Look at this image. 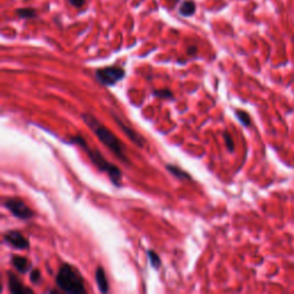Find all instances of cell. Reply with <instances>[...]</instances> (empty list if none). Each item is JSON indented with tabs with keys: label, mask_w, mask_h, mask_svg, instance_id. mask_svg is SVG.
<instances>
[{
	"label": "cell",
	"mask_w": 294,
	"mask_h": 294,
	"mask_svg": "<svg viewBox=\"0 0 294 294\" xmlns=\"http://www.w3.org/2000/svg\"><path fill=\"white\" fill-rule=\"evenodd\" d=\"M82 119L84 120V122L86 123L87 127L95 132L98 139H99L116 157L120 159L123 163H129L127 154H125L124 145L109 129H107L104 124L100 123L99 121L91 114L84 113L82 114Z\"/></svg>",
	"instance_id": "6da1fadb"
},
{
	"label": "cell",
	"mask_w": 294,
	"mask_h": 294,
	"mask_svg": "<svg viewBox=\"0 0 294 294\" xmlns=\"http://www.w3.org/2000/svg\"><path fill=\"white\" fill-rule=\"evenodd\" d=\"M71 143L76 144L79 147H82L87 154L88 159L93 162V165H95L101 172H105V174L108 175L110 182L115 186H121V183H122V172H121L119 168L113 165V163L107 161L105 156L102 155L98 149L88 145L84 137L79 136V134L78 136H74L71 139Z\"/></svg>",
	"instance_id": "7a4b0ae2"
},
{
	"label": "cell",
	"mask_w": 294,
	"mask_h": 294,
	"mask_svg": "<svg viewBox=\"0 0 294 294\" xmlns=\"http://www.w3.org/2000/svg\"><path fill=\"white\" fill-rule=\"evenodd\" d=\"M55 284L60 290L69 294H84L86 293L83 277L78 270L72 264L64 263L60 267L55 277Z\"/></svg>",
	"instance_id": "3957f363"
},
{
	"label": "cell",
	"mask_w": 294,
	"mask_h": 294,
	"mask_svg": "<svg viewBox=\"0 0 294 294\" xmlns=\"http://www.w3.org/2000/svg\"><path fill=\"white\" fill-rule=\"evenodd\" d=\"M125 76V71L122 67L111 66L97 69L96 78L98 82L105 86H113L116 83L122 81Z\"/></svg>",
	"instance_id": "277c9868"
},
{
	"label": "cell",
	"mask_w": 294,
	"mask_h": 294,
	"mask_svg": "<svg viewBox=\"0 0 294 294\" xmlns=\"http://www.w3.org/2000/svg\"><path fill=\"white\" fill-rule=\"evenodd\" d=\"M4 206L6 207L13 216H15L18 220L22 221H29L35 216V213L32 209L27 206L23 202V200L18 198H8L4 201Z\"/></svg>",
	"instance_id": "5b68a950"
},
{
	"label": "cell",
	"mask_w": 294,
	"mask_h": 294,
	"mask_svg": "<svg viewBox=\"0 0 294 294\" xmlns=\"http://www.w3.org/2000/svg\"><path fill=\"white\" fill-rule=\"evenodd\" d=\"M4 241L7 242L8 245H11L15 250H27L29 248V240L22 235L21 232L12 230L5 233Z\"/></svg>",
	"instance_id": "8992f818"
},
{
	"label": "cell",
	"mask_w": 294,
	"mask_h": 294,
	"mask_svg": "<svg viewBox=\"0 0 294 294\" xmlns=\"http://www.w3.org/2000/svg\"><path fill=\"white\" fill-rule=\"evenodd\" d=\"M111 115H113L115 122L119 124V127H120L121 129H122V131L130 138V141H131L133 144H136V145L139 146L141 148H143L144 146L146 145V141L141 136V134L134 131V130H133L132 128L128 127L127 124H124V123L122 122V120H121V119L119 118V116L116 115L115 113H111Z\"/></svg>",
	"instance_id": "52a82bcc"
},
{
	"label": "cell",
	"mask_w": 294,
	"mask_h": 294,
	"mask_svg": "<svg viewBox=\"0 0 294 294\" xmlns=\"http://www.w3.org/2000/svg\"><path fill=\"white\" fill-rule=\"evenodd\" d=\"M8 277V290L13 294H32L34 291L29 287H26L23 285L22 282L18 279L16 275H14L13 273L8 272L7 273Z\"/></svg>",
	"instance_id": "ba28073f"
},
{
	"label": "cell",
	"mask_w": 294,
	"mask_h": 294,
	"mask_svg": "<svg viewBox=\"0 0 294 294\" xmlns=\"http://www.w3.org/2000/svg\"><path fill=\"white\" fill-rule=\"evenodd\" d=\"M11 262L13 267L20 274H27L31 268L30 261L20 255H13Z\"/></svg>",
	"instance_id": "9c48e42d"
},
{
	"label": "cell",
	"mask_w": 294,
	"mask_h": 294,
	"mask_svg": "<svg viewBox=\"0 0 294 294\" xmlns=\"http://www.w3.org/2000/svg\"><path fill=\"white\" fill-rule=\"evenodd\" d=\"M96 282H97V285L98 288H99V291L101 293H107L109 290V285H108V281H107V277H106V274H105V270L102 267H98L96 270Z\"/></svg>",
	"instance_id": "30bf717a"
},
{
	"label": "cell",
	"mask_w": 294,
	"mask_h": 294,
	"mask_svg": "<svg viewBox=\"0 0 294 294\" xmlns=\"http://www.w3.org/2000/svg\"><path fill=\"white\" fill-rule=\"evenodd\" d=\"M166 169L170 172L172 176H175L176 178L182 179V180H192V177L190 176L189 172L184 171L182 168L175 165H167Z\"/></svg>",
	"instance_id": "8fae6325"
},
{
	"label": "cell",
	"mask_w": 294,
	"mask_h": 294,
	"mask_svg": "<svg viewBox=\"0 0 294 294\" xmlns=\"http://www.w3.org/2000/svg\"><path fill=\"white\" fill-rule=\"evenodd\" d=\"M195 9H197V6H195L194 2H192V0H185L179 6L178 12L183 16H192L195 13Z\"/></svg>",
	"instance_id": "7c38bea8"
},
{
	"label": "cell",
	"mask_w": 294,
	"mask_h": 294,
	"mask_svg": "<svg viewBox=\"0 0 294 294\" xmlns=\"http://www.w3.org/2000/svg\"><path fill=\"white\" fill-rule=\"evenodd\" d=\"M16 15L21 18H34L37 16V12L35 8H31V7L18 8L16 11Z\"/></svg>",
	"instance_id": "4fadbf2b"
},
{
	"label": "cell",
	"mask_w": 294,
	"mask_h": 294,
	"mask_svg": "<svg viewBox=\"0 0 294 294\" xmlns=\"http://www.w3.org/2000/svg\"><path fill=\"white\" fill-rule=\"evenodd\" d=\"M147 256H148L149 263H151V265L154 269H159L161 267V259L156 252L149 250L147 251Z\"/></svg>",
	"instance_id": "5bb4252c"
},
{
	"label": "cell",
	"mask_w": 294,
	"mask_h": 294,
	"mask_svg": "<svg viewBox=\"0 0 294 294\" xmlns=\"http://www.w3.org/2000/svg\"><path fill=\"white\" fill-rule=\"evenodd\" d=\"M153 95L160 98V99H174V95H172L170 90L168 88H161V90H154Z\"/></svg>",
	"instance_id": "9a60e30c"
},
{
	"label": "cell",
	"mask_w": 294,
	"mask_h": 294,
	"mask_svg": "<svg viewBox=\"0 0 294 294\" xmlns=\"http://www.w3.org/2000/svg\"><path fill=\"white\" fill-rule=\"evenodd\" d=\"M236 116L238 120L240 121V123L245 127H248L251 124V120H250V115L246 113L244 110H236Z\"/></svg>",
	"instance_id": "2e32d148"
},
{
	"label": "cell",
	"mask_w": 294,
	"mask_h": 294,
	"mask_svg": "<svg viewBox=\"0 0 294 294\" xmlns=\"http://www.w3.org/2000/svg\"><path fill=\"white\" fill-rule=\"evenodd\" d=\"M223 137H224V141H225V144H227V147L228 149L230 152H233V149H235V143H233V139L231 137V134L227 132V131H224L223 132Z\"/></svg>",
	"instance_id": "e0dca14e"
},
{
	"label": "cell",
	"mask_w": 294,
	"mask_h": 294,
	"mask_svg": "<svg viewBox=\"0 0 294 294\" xmlns=\"http://www.w3.org/2000/svg\"><path fill=\"white\" fill-rule=\"evenodd\" d=\"M30 281L31 283L37 284V285H38V284L41 282V274L38 269H34L30 273Z\"/></svg>",
	"instance_id": "ac0fdd59"
},
{
	"label": "cell",
	"mask_w": 294,
	"mask_h": 294,
	"mask_svg": "<svg viewBox=\"0 0 294 294\" xmlns=\"http://www.w3.org/2000/svg\"><path fill=\"white\" fill-rule=\"evenodd\" d=\"M69 3H71V5H73V6L79 8V7L84 6V4H85V0H69Z\"/></svg>",
	"instance_id": "d6986e66"
},
{
	"label": "cell",
	"mask_w": 294,
	"mask_h": 294,
	"mask_svg": "<svg viewBox=\"0 0 294 294\" xmlns=\"http://www.w3.org/2000/svg\"><path fill=\"white\" fill-rule=\"evenodd\" d=\"M188 53H189L190 55L195 54V53H197V48H195V46H191V48L188 50Z\"/></svg>",
	"instance_id": "ffe728a7"
}]
</instances>
